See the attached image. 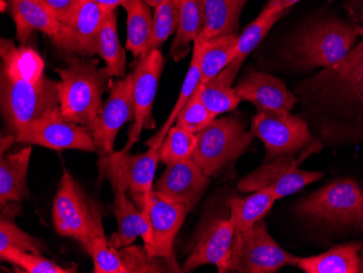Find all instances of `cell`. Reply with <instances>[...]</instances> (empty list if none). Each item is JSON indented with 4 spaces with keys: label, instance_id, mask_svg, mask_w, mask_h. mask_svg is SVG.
<instances>
[{
    "label": "cell",
    "instance_id": "obj_1",
    "mask_svg": "<svg viewBox=\"0 0 363 273\" xmlns=\"http://www.w3.org/2000/svg\"><path fill=\"white\" fill-rule=\"evenodd\" d=\"M298 91L320 118V132L326 140L363 142V40Z\"/></svg>",
    "mask_w": 363,
    "mask_h": 273
},
{
    "label": "cell",
    "instance_id": "obj_2",
    "mask_svg": "<svg viewBox=\"0 0 363 273\" xmlns=\"http://www.w3.org/2000/svg\"><path fill=\"white\" fill-rule=\"evenodd\" d=\"M0 105L8 134L59 108V81L45 74L42 56L30 47L0 43Z\"/></svg>",
    "mask_w": 363,
    "mask_h": 273
},
{
    "label": "cell",
    "instance_id": "obj_3",
    "mask_svg": "<svg viewBox=\"0 0 363 273\" xmlns=\"http://www.w3.org/2000/svg\"><path fill=\"white\" fill-rule=\"evenodd\" d=\"M59 81V108L65 119L84 126L91 133L103 107V96L111 75L99 68L95 59H73L65 68L56 69Z\"/></svg>",
    "mask_w": 363,
    "mask_h": 273
},
{
    "label": "cell",
    "instance_id": "obj_4",
    "mask_svg": "<svg viewBox=\"0 0 363 273\" xmlns=\"http://www.w3.org/2000/svg\"><path fill=\"white\" fill-rule=\"evenodd\" d=\"M360 35H363V28L359 24L321 20L293 38L287 47V58L298 68H328L347 56Z\"/></svg>",
    "mask_w": 363,
    "mask_h": 273
},
{
    "label": "cell",
    "instance_id": "obj_5",
    "mask_svg": "<svg viewBox=\"0 0 363 273\" xmlns=\"http://www.w3.org/2000/svg\"><path fill=\"white\" fill-rule=\"evenodd\" d=\"M57 233L74 238L86 250L93 238L104 235L101 209L91 201L68 171L63 172L52 207Z\"/></svg>",
    "mask_w": 363,
    "mask_h": 273
},
{
    "label": "cell",
    "instance_id": "obj_6",
    "mask_svg": "<svg viewBox=\"0 0 363 273\" xmlns=\"http://www.w3.org/2000/svg\"><path fill=\"white\" fill-rule=\"evenodd\" d=\"M295 209L315 221L363 232V189L352 179L333 181L303 199Z\"/></svg>",
    "mask_w": 363,
    "mask_h": 273
},
{
    "label": "cell",
    "instance_id": "obj_7",
    "mask_svg": "<svg viewBox=\"0 0 363 273\" xmlns=\"http://www.w3.org/2000/svg\"><path fill=\"white\" fill-rule=\"evenodd\" d=\"M256 135L247 132L245 124L238 118L214 120L197 134L194 162L207 174H216L233 162L247 148Z\"/></svg>",
    "mask_w": 363,
    "mask_h": 273
},
{
    "label": "cell",
    "instance_id": "obj_8",
    "mask_svg": "<svg viewBox=\"0 0 363 273\" xmlns=\"http://www.w3.org/2000/svg\"><path fill=\"white\" fill-rule=\"evenodd\" d=\"M299 260L273 240L266 222L260 220L250 230L236 232L228 272L272 273L285 266H297Z\"/></svg>",
    "mask_w": 363,
    "mask_h": 273
},
{
    "label": "cell",
    "instance_id": "obj_9",
    "mask_svg": "<svg viewBox=\"0 0 363 273\" xmlns=\"http://www.w3.org/2000/svg\"><path fill=\"white\" fill-rule=\"evenodd\" d=\"M321 148L315 143L298 154L282 155L266 160L262 166L245 177L238 183V191L252 193L259 189H272L277 199L289 196L323 177L322 172L301 170L298 165L306 157Z\"/></svg>",
    "mask_w": 363,
    "mask_h": 273
},
{
    "label": "cell",
    "instance_id": "obj_10",
    "mask_svg": "<svg viewBox=\"0 0 363 273\" xmlns=\"http://www.w3.org/2000/svg\"><path fill=\"white\" fill-rule=\"evenodd\" d=\"M162 144L150 147L144 154L132 155L130 152H114L98 160L99 179L118 178L128 186V193L140 209L152 206L155 174L160 162Z\"/></svg>",
    "mask_w": 363,
    "mask_h": 273
},
{
    "label": "cell",
    "instance_id": "obj_11",
    "mask_svg": "<svg viewBox=\"0 0 363 273\" xmlns=\"http://www.w3.org/2000/svg\"><path fill=\"white\" fill-rule=\"evenodd\" d=\"M252 132L266 146V160L298 154L313 144L307 122L289 111L258 110L252 120Z\"/></svg>",
    "mask_w": 363,
    "mask_h": 273
},
{
    "label": "cell",
    "instance_id": "obj_12",
    "mask_svg": "<svg viewBox=\"0 0 363 273\" xmlns=\"http://www.w3.org/2000/svg\"><path fill=\"white\" fill-rule=\"evenodd\" d=\"M16 142L43 146L54 150H77L96 152L89 131L84 126L65 119L60 108L48 112L14 134Z\"/></svg>",
    "mask_w": 363,
    "mask_h": 273
},
{
    "label": "cell",
    "instance_id": "obj_13",
    "mask_svg": "<svg viewBox=\"0 0 363 273\" xmlns=\"http://www.w3.org/2000/svg\"><path fill=\"white\" fill-rule=\"evenodd\" d=\"M16 38L26 44L33 32L46 34L55 46L68 55H79V45L69 26L59 21L44 0H10Z\"/></svg>",
    "mask_w": 363,
    "mask_h": 273
},
{
    "label": "cell",
    "instance_id": "obj_14",
    "mask_svg": "<svg viewBox=\"0 0 363 273\" xmlns=\"http://www.w3.org/2000/svg\"><path fill=\"white\" fill-rule=\"evenodd\" d=\"M110 89L109 97L98 112L91 130L99 158L113 154L118 132L135 116L133 74L130 73L128 77L118 79Z\"/></svg>",
    "mask_w": 363,
    "mask_h": 273
},
{
    "label": "cell",
    "instance_id": "obj_15",
    "mask_svg": "<svg viewBox=\"0 0 363 273\" xmlns=\"http://www.w3.org/2000/svg\"><path fill=\"white\" fill-rule=\"evenodd\" d=\"M164 66V58L160 50H152L148 55L140 57L133 72V97L135 116L134 124L128 134L124 152H130L140 140L144 128L152 130L156 121L152 118V106L158 89L159 79Z\"/></svg>",
    "mask_w": 363,
    "mask_h": 273
},
{
    "label": "cell",
    "instance_id": "obj_16",
    "mask_svg": "<svg viewBox=\"0 0 363 273\" xmlns=\"http://www.w3.org/2000/svg\"><path fill=\"white\" fill-rule=\"evenodd\" d=\"M209 178L193 158L186 159L167 166L155 183V194L172 203L183 204L191 211L209 186Z\"/></svg>",
    "mask_w": 363,
    "mask_h": 273
},
{
    "label": "cell",
    "instance_id": "obj_17",
    "mask_svg": "<svg viewBox=\"0 0 363 273\" xmlns=\"http://www.w3.org/2000/svg\"><path fill=\"white\" fill-rule=\"evenodd\" d=\"M187 213L189 211L186 206L161 199L154 191L150 206L152 242L146 250L152 256L166 260L173 267L175 272H181V267L175 260L173 244L177 232L184 223Z\"/></svg>",
    "mask_w": 363,
    "mask_h": 273
},
{
    "label": "cell",
    "instance_id": "obj_18",
    "mask_svg": "<svg viewBox=\"0 0 363 273\" xmlns=\"http://www.w3.org/2000/svg\"><path fill=\"white\" fill-rule=\"evenodd\" d=\"M235 233V224L230 218L214 220L201 234L193 252L181 267V272H191L205 264H214L220 273L228 272Z\"/></svg>",
    "mask_w": 363,
    "mask_h": 273
},
{
    "label": "cell",
    "instance_id": "obj_19",
    "mask_svg": "<svg viewBox=\"0 0 363 273\" xmlns=\"http://www.w3.org/2000/svg\"><path fill=\"white\" fill-rule=\"evenodd\" d=\"M235 89L242 101L254 104L258 110L291 111L297 103L282 79L260 71L248 73Z\"/></svg>",
    "mask_w": 363,
    "mask_h": 273
},
{
    "label": "cell",
    "instance_id": "obj_20",
    "mask_svg": "<svg viewBox=\"0 0 363 273\" xmlns=\"http://www.w3.org/2000/svg\"><path fill=\"white\" fill-rule=\"evenodd\" d=\"M113 191V211L117 219L118 231L109 238V244L113 247L130 246L142 233V213L128 197V186L118 178L108 179Z\"/></svg>",
    "mask_w": 363,
    "mask_h": 273
},
{
    "label": "cell",
    "instance_id": "obj_21",
    "mask_svg": "<svg viewBox=\"0 0 363 273\" xmlns=\"http://www.w3.org/2000/svg\"><path fill=\"white\" fill-rule=\"evenodd\" d=\"M32 146L0 159V205L20 203L28 197V170Z\"/></svg>",
    "mask_w": 363,
    "mask_h": 273
},
{
    "label": "cell",
    "instance_id": "obj_22",
    "mask_svg": "<svg viewBox=\"0 0 363 273\" xmlns=\"http://www.w3.org/2000/svg\"><path fill=\"white\" fill-rule=\"evenodd\" d=\"M248 0H203V26L196 40L206 43L235 33L242 8Z\"/></svg>",
    "mask_w": 363,
    "mask_h": 273
},
{
    "label": "cell",
    "instance_id": "obj_23",
    "mask_svg": "<svg viewBox=\"0 0 363 273\" xmlns=\"http://www.w3.org/2000/svg\"><path fill=\"white\" fill-rule=\"evenodd\" d=\"M362 243L342 244L317 256L299 260L297 267L306 273H358Z\"/></svg>",
    "mask_w": 363,
    "mask_h": 273
},
{
    "label": "cell",
    "instance_id": "obj_24",
    "mask_svg": "<svg viewBox=\"0 0 363 273\" xmlns=\"http://www.w3.org/2000/svg\"><path fill=\"white\" fill-rule=\"evenodd\" d=\"M240 68L242 67L232 62L209 82L201 84V101L213 115L233 111L240 105L242 99L232 85Z\"/></svg>",
    "mask_w": 363,
    "mask_h": 273
},
{
    "label": "cell",
    "instance_id": "obj_25",
    "mask_svg": "<svg viewBox=\"0 0 363 273\" xmlns=\"http://www.w3.org/2000/svg\"><path fill=\"white\" fill-rule=\"evenodd\" d=\"M108 12L89 0H82L69 24L79 45V56L93 57L97 54L98 35Z\"/></svg>",
    "mask_w": 363,
    "mask_h": 273
},
{
    "label": "cell",
    "instance_id": "obj_26",
    "mask_svg": "<svg viewBox=\"0 0 363 273\" xmlns=\"http://www.w3.org/2000/svg\"><path fill=\"white\" fill-rule=\"evenodd\" d=\"M122 7L128 14L126 48L138 59L148 52L152 38L154 19L150 13V6L143 0H128Z\"/></svg>",
    "mask_w": 363,
    "mask_h": 273
},
{
    "label": "cell",
    "instance_id": "obj_27",
    "mask_svg": "<svg viewBox=\"0 0 363 273\" xmlns=\"http://www.w3.org/2000/svg\"><path fill=\"white\" fill-rule=\"evenodd\" d=\"M277 201V197L270 187L252 191V194L245 199L235 197L230 199L228 201L230 218L235 224L236 232L247 231L254 227L257 222L262 220L270 211L273 204Z\"/></svg>",
    "mask_w": 363,
    "mask_h": 273
},
{
    "label": "cell",
    "instance_id": "obj_28",
    "mask_svg": "<svg viewBox=\"0 0 363 273\" xmlns=\"http://www.w3.org/2000/svg\"><path fill=\"white\" fill-rule=\"evenodd\" d=\"M203 26V0H181L179 26L170 52L174 61L177 62L189 54Z\"/></svg>",
    "mask_w": 363,
    "mask_h": 273
},
{
    "label": "cell",
    "instance_id": "obj_29",
    "mask_svg": "<svg viewBox=\"0 0 363 273\" xmlns=\"http://www.w3.org/2000/svg\"><path fill=\"white\" fill-rule=\"evenodd\" d=\"M236 33L217 36L203 43L201 55V84H206L217 77L234 60V50L238 44Z\"/></svg>",
    "mask_w": 363,
    "mask_h": 273
},
{
    "label": "cell",
    "instance_id": "obj_30",
    "mask_svg": "<svg viewBox=\"0 0 363 273\" xmlns=\"http://www.w3.org/2000/svg\"><path fill=\"white\" fill-rule=\"evenodd\" d=\"M97 54L105 61L111 77L123 79L125 77V52L120 44L117 30V14L116 10L109 11L104 20L97 40Z\"/></svg>",
    "mask_w": 363,
    "mask_h": 273
},
{
    "label": "cell",
    "instance_id": "obj_31",
    "mask_svg": "<svg viewBox=\"0 0 363 273\" xmlns=\"http://www.w3.org/2000/svg\"><path fill=\"white\" fill-rule=\"evenodd\" d=\"M201 47H203V43L198 42L197 40H195L193 44V57H191V66H189L186 77H185L184 83H183V87H182L179 99H177L172 111L170 112L168 119L163 123L162 128H160V131L155 134V135L146 143V145L148 146V147H152V146L156 145V144H162L163 140H164L167 134H168L169 130H170V128L174 126L175 122H177V116L179 115V112L184 108L187 101H189V99H191V96L195 93L196 89L201 85V73L199 62H201Z\"/></svg>",
    "mask_w": 363,
    "mask_h": 273
},
{
    "label": "cell",
    "instance_id": "obj_32",
    "mask_svg": "<svg viewBox=\"0 0 363 273\" xmlns=\"http://www.w3.org/2000/svg\"><path fill=\"white\" fill-rule=\"evenodd\" d=\"M283 14L284 12L273 14L268 10L263 9L256 20L245 28L242 35L238 36V44L234 50L233 62L242 67L248 55L256 48L257 45L268 34L269 30L281 19Z\"/></svg>",
    "mask_w": 363,
    "mask_h": 273
},
{
    "label": "cell",
    "instance_id": "obj_33",
    "mask_svg": "<svg viewBox=\"0 0 363 273\" xmlns=\"http://www.w3.org/2000/svg\"><path fill=\"white\" fill-rule=\"evenodd\" d=\"M196 145L197 134L191 133L174 124L163 140L160 148V162L169 166L193 158Z\"/></svg>",
    "mask_w": 363,
    "mask_h": 273
},
{
    "label": "cell",
    "instance_id": "obj_34",
    "mask_svg": "<svg viewBox=\"0 0 363 273\" xmlns=\"http://www.w3.org/2000/svg\"><path fill=\"white\" fill-rule=\"evenodd\" d=\"M181 13V0H163L155 8L152 38L147 55L157 50L172 34L177 33Z\"/></svg>",
    "mask_w": 363,
    "mask_h": 273
},
{
    "label": "cell",
    "instance_id": "obj_35",
    "mask_svg": "<svg viewBox=\"0 0 363 273\" xmlns=\"http://www.w3.org/2000/svg\"><path fill=\"white\" fill-rule=\"evenodd\" d=\"M6 248H14L38 255H42L45 250L44 245L38 238L20 229L13 221V217H10L7 211H1L0 250Z\"/></svg>",
    "mask_w": 363,
    "mask_h": 273
},
{
    "label": "cell",
    "instance_id": "obj_36",
    "mask_svg": "<svg viewBox=\"0 0 363 273\" xmlns=\"http://www.w3.org/2000/svg\"><path fill=\"white\" fill-rule=\"evenodd\" d=\"M0 260L9 262L14 266L19 267L28 273H73V268H65L59 266L52 260H47L42 255L33 254L30 252L6 248L0 250Z\"/></svg>",
    "mask_w": 363,
    "mask_h": 273
},
{
    "label": "cell",
    "instance_id": "obj_37",
    "mask_svg": "<svg viewBox=\"0 0 363 273\" xmlns=\"http://www.w3.org/2000/svg\"><path fill=\"white\" fill-rule=\"evenodd\" d=\"M86 252L93 260L94 272L128 273L119 250L110 245L105 234L93 238L86 247Z\"/></svg>",
    "mask_w": 363,
    "mask_h": 273
},
{
    "label": "cell",
    "instance_id": "obj_38",
    "mask_svg": "<svg viewBox=\"0 0 363 273\" xmlns=\"http://www.w3.org/2000/svg\"><path fill=\"white\" fill-rule=\"evenodd\" d=\"M216 117L217 116L213 115L203 105L201 99V85H199L194 95L187 101L186 105L179 112L175 124L191 133L198 134L210 126L216 120Z\"/></svg>",
    "mask_w": 363,
    "mask_h": 273
},
{
    "label": "cell",
    "instance_id": "obj_39",
    "mask_svg": "<svg viewBox=\"0 0 363 273\" xmlns=\"http://www.w3.org/2000/svg\"><path fill=\"white\" fill-rule=\"evenodd\" d=\"M119 252L128 273L175 272L166 260L152 256L145 247L130 245L121 248Z\"/></svg>",
    "mask_w": 363,
    "mask_h": 273
},
{
    "label": "cell",
    "instance_id": "obj_40",
    "mask_svg": "<svg viewBox=\"0 0 363 273\" xmlns=\"http://www.w3.org/2000/svg\"><path fill=\"white\" fill-rule=\"evenodd\" d=\"M59 21L69 26L75 12L79 9L82 0H44Z\"/></svg>",
    "mask_w": 363,
    "mask_h": 273
},
{
    "label": "cell",
    "instance_id": "obj_41",
    "mask_svg": "<svg viewBox=\"0 0 363 273\" xmlns=\"http://www.w3.org/2000/svg\"><path fill=\"white\" fill-rule=\"evenodd\" d=\"M299 1L301 0H268L266 7L263 9L268 10L270 13L273 14L282 13Z\"/></svg>",
    "mask_w": 363,
    "mask_h": 273
},
{
    "label": "cell",
    "instance_id": "obj_42",
    "mask_svg": "<svg viewBox=\"0 0 363 273\" xmlns=\"http://www.w3.org/2000/svg\"><path fill=\"white\" fill-rule=\"evenodd\" d=\"M348 9L356 23L363 28V0H352Z\"/></svg>",
    "mask_w": 363,
    "mask_h": 273
},
{
    "label": "cell",
    "instance_id": "obj_43",
    "mask_svg": "<svg viewBox=\"0 0 363 273\" xmlns=\"http://www.w3.org/2000/svg\"><path fill=\"white\" fill-rule=\"evenodd\" d=\"M91 3L96 4V5L101 6L104 9L107 11H112L116 10V8L119 6L123 5L128 0H89Z\"/></svg>",
    "mask_w": 363,
    "mask_h": 273
},
{
    "label": "cell",
    "instance_id": "obj_44",
    "mask_svg": "<svg viewBox=\"0 0 363 273\" xmlns=\"http://www.w3.org/2000/svg\"><path fill=\"white\" fill-rule=\"evenodd\" d=\"M16 143V138L12 134H7L6 136H1V156L5 155V152L11 147L12 144Z\"/></svg>",
    "mask_w": 363,
    "mask_h": 273
},
{
    "label": "cell",
    "instance_id": "obj_45",
    "mask_svg": "<svg viewBox=\"0 0 363 273\" xmlns=\"http://www.w3.org/2000/svg\"><path fill=\"white\" fill-rule=\"evenodd\" d=\"M143 1H145L150 7L156 8L162 3L163 0H143Z\"/></svg>",
    "mask_w": 363,
    "mask_h": 273
},
{
    "label": "cell",
    "instance_id": "obj_46",
    "mask_svg": "<svg viewBox=\"0 0 363 273\" xmlns=\"http://www.w3.org/2000/svg\"><path fill=\"white\" fill-rule=\"evenodd\" d=\"M359 272L363 273V256L360 257V264H359Z\"/></svg>",
    "mask_w": 363,
    "mask_h": 273
},
{
    "label": "cell",
    "instance_id": "obj_47",
    "mask_svg": "<svg viewBox=\"0 0 363 273\" xmlns=\"http://www.w3.org/2000/svg\"><path fill=\"white\" fill-rule=\"evenodd\" d=\"M7 3V1H5V0H1V6H3V7H1V11H5V4Z\"/></svg>",
    "mask_w": 363,
    "mask_h": 273
},
{
    "label": "cell",
    "instance_id": "obj_48",
    "mask_svg": "<svg viewBox=\"0 0 363 273\" xmlns=\"http://www.w3.org/2000/svg\"><path fill=\"white\" fill-rule=\"evenodd\" d=\"M328 1H330V3H331V1H333V0H328Z\"/></svg>",
    "mask_w": 363,
    "mask_h": 273
}]
</instances>
